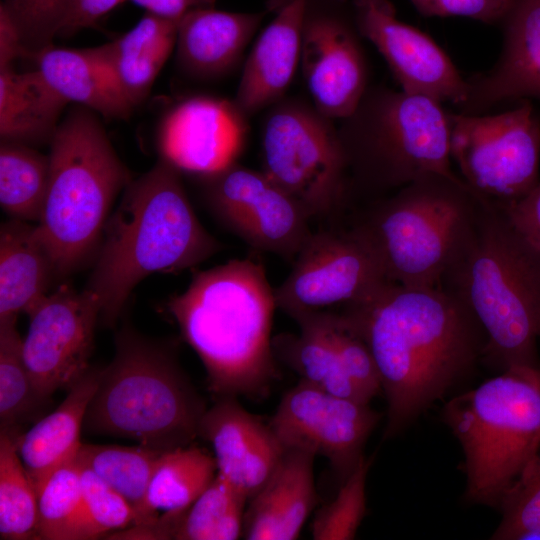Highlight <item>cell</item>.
I'll return each mask as SVG.
<instances>
[{"label": "cell", "mask_w": 540, "mask_h": 540, "mask_svg": "<svg viewBox=\"0 0 540 540\" xmlns=\"http://www.w3.org/2000/svg\"><path fill=\"white\" fill-rule=\"evenodd\" d=\"M191 175L211 215L257 251L293 262L312 233L303 208L263 171L233 162Z\"/></svg>", "instance_id": "cell-12"}, {"label": "cell", "mask_w": 540, "mask_h": 540, "mask_svg": "<svg viewBox=\"0 0 540 540\" xmlns=\"http://www.w3.org/2000/svg\"><path fill=\"white\" fill-rule=\"evenodd\" d=\"M264 16V12H227L214 7L186 13L178 23V68L189 79L202 82L232 73Z\"/></svg>", "instance_id": "cell-22"}, {"label": "cell", "mask_w": 540, "mask_h": 540, "mask_svg": "<svg viewBox=\"0 0 540 540\" xmlns=\"http://www.w3.org/2000/svg\"><path fill=\"white\" fill-rule=\"evenodd\" d=\"M50 181V157L37 148L0 143V205L11 217L40 221Z\"/></svg>", "instance_id": "cell-31"}, {"label": "cell", "mask_w": 540, "mask_h": 540, "mask_svg": "<svg viewBox=\"0 0 540 540\" xmlns=\"http://www.w3.org/2000/svg\"><path fill=\"white\" fill-rule=\"evenodd\" d=\"M49 145V188L36 232L58 279L94 261L115 198L132 178L87 107L74 104Z\"/></svg>", "instance_id": "cell-5"}, {"label": "cell", "mask_w": 540, "mask_h": 540, "mask_svg": "<svg viewBox=\"0 0 540 540\" xmlns=\"http://www.w3.org/2000/svg\"><path fill=\"white\" fill-rule=\"evenodd\" d=\"M351 2L307 0L300 65L314 106L336 120L349 116L368 84V64Z\"/></svg>", "instance_id": "cell-14"}, {"label": "cell", "mask_w": 540, "mask_h": 540, "mask_svg": "<svg viewBox=\"0 0 540 540\" xmlns=\"http://www.w3.org/2000/svg\"><path fill=\"white\" fill-rule=\"evenodd\" d=\"M357 29L386 61L401 90L459 108L468 82L445 51L426 33L397 17L390 0H352Z\"/></svg>", "instance_id": "cell-17"}, {"label": "cell", "mask_w": 540, "mask_h": 540, "mask_svg": "<svg viewBox=\"0 0 540 540\" xmlns=\"http://www.w3.org/2000/svg\"><path fill=\"white\" fill-rule=\"evenodd\" d=\"M77 457L54 470L37 490V539L73 540L82 499Z\"/></svg>", "instance_id": "cell-36"}, {"label": "cell", "mask_w": 540, "mask_h": 540, "mask_svg": "<svg viewBox=\"0 0 540 540\" xmlns=\"http://www.w3.org/2000/svg\"><path fill=\"white\" fill-rule=\"evenodd\" d=\"M68 102L36 69H0V139L31 147L50 144Z\"/></svg>", "instance_id": "cell-28"}, {"label": "cell", "mask_w": 540, "mask_h": 540, "mask_svg": "<svg viewBox=\"0 0 540 540\" xmlns=\"http://www.w3.org/2000/svg\"><path fill=\"white\" fill-rule=\"evenodd\" d=\"M124 0H67V17L59 36L70 37L79 30L95 26Z\"/></svg>", "instance_id": "cell-43"}, {"label": "cell", "mask_w": 540, "mask_h": 540, "mask_svg": "<svg viewBox=\"0 0 540 540\" xmlns=\"http://www.w3.org/2000/svg\"><path fill=\"white\" fill-rule=\"evenodd\" d=\"M388 282L368 246L351 228L323 229L312 231L274 292L277 308L293 318L341 311Z\"/></svg>", "instance_id": "cell-13"}, {"label": "cell", "mask_w": 540, "mask_h": 540, "mask_svg": "<svg viewBox=\"0 0 540 540\" xmlns=\"http://www.w3.org/2000/svg\"><path fill=\"white\" fill-rule=\"evenodd\" d=\"M380 418L369 403L300 380L283 395L269 424L285 449L325 457L342 483L364 456Z\"/></svg>", "instance_id": "cell-15"}, {"label": "cell", "mask_w": 540, "mask_h": 540, "mask_svg": "<svg viewBox=\"0 0 540 540\" xmlns=\"http://www.w3.org/2000/svg\"><path fill=\"white\" fill-rule=\"evenodd\" d=\"M480 201L461 178L424 176L375 199L350 228L390 282L440 286Z\"/></svg>", "instance_id": "cell-8"}, {"label": "cell", "mask_w": 540, "mask_h": 540, "mask_svg": "<svg viewBox=\"0 0 540 540\" xmlns=\"http://www.w3.org/2000/svg\"><path fill=\"white\" fill-rule=\"evenodd\" d=\"M51 398L35 387L23 356L16 320L0 322V427L13 436L34 421Z\"/></svg>", "instance_id": "cell-33"}, {"label": "cell", "mask_w": 540, "mask_h": 540, "mask_svg": "<svg viewBox=\"0 0 540 540\" xmlns=\"http://www.w3.org/2000/svg\"><path fill=\"white\" fill-rule=\"evenodd\" d=\"M26 57L19 32L5 8L0 5V69Z\"/></svg>", "instance_id": "cell-46"}, {"label": "cell", "mask_w": 540, "mask_h": 540, "mask_svg": "<svg viewBox=\"0 0 540 540\" xmlns=\"http://www.w3.org/2000/svg\"><path fill=\"white\" fill-rule=\"evenodd\" d=\"M262 157V171L311 221L337 214L350 196L338 126L312 102L285 96L267 108Z\"/></svg>", "instance_id": "cell-10"}, {"label": "cell", "mask_w": 540, "mask_h": 540, "mask_svg": "<svg viewBox=\"0 0 540 540\" xmlns=\"http://www.w3.org/2000/svg\"><path fill=\"white\" fill-rule=\"evenodd\" d=\"M56 279L53 261L36 225L10 219L0 228V322L16 320L48 294Z\"/></svg>", "instance_id": "cell-26"}, {"label": "cell", "mask_w": 540, "mask_h": 540, "mask_svg": "<svg viewBox=\"0 0 540 540\" xmlns=\"http://www.w3.org/2000/svg\"><path fill=\"white\" fill-rule=\"evenodd\" d=\"M539 338H540V330H539Z\"/></svg>", "instance_id": "cell-47"}, {"label": "cell", "mask_w": 540, "mask_h": 540, "mask_svg": "<svg viewBox=\"0 0 540 540\" xmlns=\"http://www.w3.org/2000/svg\"><path fill=\"white\" fill-rule=\"evenodd\" d=\"M247 497L219 476L185 510L166 515L168 539L235 540L242 536Z\"/></svg>", "instance_id": "cell-32"}, {"label": "cell", "mask_w": 540, "mask_h": 540, "mask_svg": "<svg viewBox=\"0 0 540 540\" xmlns=\"http://www.w3.org/2000/svg\"><path fill=\"white\" fill-rule=\"evenodd\" d=\"M81 467L82 499L73 540L100 538L132 524L134 511L129 502L94 472Z\"/></svg>", "instance_id": "cell-37"}, {"label": "cell", "mask_w": 540, "mask_h": 540, "mask_svg": "<svg viewBox=\"0 0 540 540\" xmlns=\"http://www.w3.org/2000/svg\"><path fill=\"white\" fill-rule=\"evenodd\" d=\"M199 437L213 448L217 476L248 501L269 479L285 452L270 424L248 412L237 397H220L206 409Z\"/></svg>", "instance_id": "cell-19"}, {"label": "cell", "mask_w": 540, "mask_h": 540, "mask_svg": "<svg viewBox=\"0 0 540 540\" xmlns=\"http://www.w3.org/2000/svg\"><path fill=\"white\" fill-rule=\"evenodd\" d=\"M314 313L328 333L345 372L369 403L382 389L379 371L368 345L341 312Z\"/></svg>", "instance_id": "cell-40"}, {"label": "cell", "mask_w": 540, "mask_h": 540, "mask_svg": "<svg viewBox=\"0 0 540 540\" xmlns=\"http://www.w3.org/2000/svg\"><path fill=\"white\" fill-rule=\"evenodd\" d=\"M465 456L468 501L499 508L540 452V368L502 371L443 407Z\"/></svg>", "instance_id": "cell-9"}, {"label": "cell", "mask_w": 540, "mask_h": 540, "mask_svg": "<svg viewBox=\"0 0 540 540\" xmlns=\"http://www.w3.org/2000/svg\"><path fill=\"white\" fill-rule=\"evenodd\" d=\"M100 369L89 370L68 389L63 402L29 430L13 436L18 454L37 492L58 467L76 457L84 418L99 382Z\"/></svg>", "instance_id": "cell-24"}, {"label": "cell", "mask_w": 540, "mask_h": 540, "mask_svg": "<svg viewBox=\"0 0 540 540\" xmlns=\"http://www.w3.org/2000/svg\"><path fill=\"white\" fill-rule=\"evenodd\" d=\"M372 457L363 456L341 483L334 499L325 504L312 523L315 540L354 539L366 513V479Z\"/></svg>", "instance_id": "cell-38"}, {"label": "cell", "mask_w": 540, "mask_h": 540, "mask_svg": "<svg viewBox=\"0 0 540 540\" xmlns=\"http://www.w3.org/2000/svg\"><path fill=\"white\" fill-rule=\"evenodd\" d=\"M206 409L172 351L125 326L112 361L100 369L83 431L169 451L199 437Z\"/></svg>", "instance_id": "cell-6"}, {"label": "cell", "mask_w": 540, "mask_h": 540, "mask_svg": "<svg viewBox=\"0 0 540 540\" xmlns=\"http://www.w3.org/2000/svg\"><path fill=\"white\" fill-rule=\"evenodd\" d=\"M168 310L199 356L217 398H262L279 376L271 330L277 308L264 266L233 259L197 272Z\"/></svg>", "instance_id": "cell-2"}, {"label": "cell", "mask_w": 540, "mask_h": 540, "mask_svg": "<svg viewBox=\"0 0 540 540\" xmlns=\"http://www.w3.org/2000/svg\"><path fill=\"white\" fill-rule=\"evenodd\" d=\"M504 211L516 228L540 253V180L525 198Z\"/></svg>", "instance_id": "cell-44"}, {"label": "cell", "mask_w": 540, "mask_h": 540, "mask_svg": "<svg viewBox=\"0 0 540 540\" xmlns=\"http://www.w3.org/2000/svg\"><path fill=\"white\" fill-rule=\"evenodd\" d=\"M37 70L68 103L87 107L106 120L128 119L134 109L119 89L99 47L46 49Z\"/></svg>", "instance_id": "cell-25"}, {"label": "cell", "mask_w": 540, "mask_h": 540, "mask_svg": "<svg viewBox=\"0 0 540 540\" xmlns=\"http://www.w3.org/2000/svg\"><path fill=\"white\" fill-rule=\"evenodd\" d=\"M491 539L530 540L540 533V452L503 495Z\"/></svg>", "instance_id": "cell-39"}, {"label": "cell", "mask_w": 540, "mask_h": 540, "mask_svg": "<svg viewBox=\"0 0 540 540\" xmlns=\"http://www.w3.org/2000/svg\"><path fill=\"white\" fill-rule=\"evenodd\" d=\"M156 16L179 20L186 13L200 8L214 7L216 0H131Z\"/></svg>", "instance_id": "cell-45"}, {"label": "cell", "mask_w": 540, "mask_h": 540, "mask_svg": "<svg viewBox=\"0 0 540 540\" xmlns=\"http://www.w3.org/2000/svg\"><path fill=\"white\" fill-rule=\"evenodd\" d=\"M0 5L19 32L26 57L34 60L53 46L67 17V0H3Z\"/></svg>", "instance_id": "cell-41"}, {"label": "cell", "mask_w": 540, "mask_h": 540, "mask_svg": "<svg viewBox=\"0 0 540 540\" xmlns=\"http://www.w3.org/2000/svg\"><path fill=\"white\" fill-rule=\"evenodd\" d=\"M440 287L486 335L483 359L498 370L540 368V253L506 211L482 203Z\"/></svg>", "instance_id": "cell-4"}, {"label": "cell", "mask_w": 540, "mask_h": 540, "mask_svg": "<svg viewBox=\"0 0 540 540\" xmlns=\"http://www.w3.org/2000/svg\"><path fill=\"white\" fill-rule=\"evenodd\" d=\"M500 27V55L491 69L467 79L460 113L483 114L510 101L540 100V0H518Z\"/></svg>", "instance_id": "cell-20"}, {"label": "cell", "mask_w": 540, "mask_h": 540, "mask_svg": "<svg viewBox=\"0 0 540 540\" xmlns=\"http://www.w3.org/2000/svg\"><path fill=\"white\" fill-rule=\"evenodd\" d=\"M450 154L482 203L507 210L538 184L540 118L531 100L494 114L449 112Z\"/></svg>", "instance_id": "cell-11"}, {"label": "cell", "mask_w": 540, "mask_h": 540, "mask_svg": "<svg viewBox=\"0 0 540 540\" xmlns=\"http://www.w3.org/2000/svg\"><path fill=\"white\" fill-rule=\"evenodd\" d=\"M298 333H281L273 337L276 359L281 360L300 380L334 395L367 403L345 372L337 351L316 313L292 318Z\"/></svg>", "instance_id": "cell-29"}, {"label": "cell", "mask_w": 540, "mask_h": 540, "mask_svg": "<svg viewBox=\"0 0 540 540\" xmlns=\"http://www.w3.org/2000/svg\"><path fill=\"white\" fill-rule=\"evenodd\" d=\"M216 474L214 456L205 449L191 444L165 451L132 525H147L160 515L185 510L207 489Z\"/></svg>", "instance_id": "cell-30"}, {"label": "cell", "mask_w": 540, "mask_h": 540, "mask_svg": "<svg viewBox=\"0 0 540 540\" xmlns=\"http://www.w3.org/2000/svg\"><path fill=\"white\" fill-rule=\"evenodd\" d=\"M338 133L350 196L378 199L431 174L461 178L451 167L449 112L431 97L369 86Z\"/></svg>", "instance_id": "cell-7"}, {"label": "cell", "mask_w": 540, "mask_h": 540, "mask_svg": "<svg viewBox=\"0 0 540 540\" xmlns=\"http://www.w3.org/2000/svg\"><path fill=\"white\" fill-rule=\"evenodd\" d=\"M314 458L313 454L302 450L285 449L269 479L249 499L243 518L245 539L294 540L299 537L317 501Z\"/></svg>", "instance_id": "cell-23"}, {"label": "cell", "mask_w": 540, "mask_h": 540, "mask_svg": "<svg viewBox=\"0 0 540 540\" xmlns=\"http://www.w3.org/2000/svg\"><path fill=\"white\" fill-rule=\"evenodd\" d=\"M425 17H464L501 26L518 0H409Z\"/></svg>", "instance_id": "cell-42"}, {"label": "cell", "mask_w": 540, "mask_h": 540, "mask_svg": "<svg viewBox=\"0 0 540 540\" xmlns=\"http://www.w3.org/2000/svg\"><path fill=\"white\" fill-rule=\"evenodd\" d=\"M368 345L387 405L384 439L411 424L483 358L486 335L440 286L388 282L341 311Z\"/></svg>", "instance_id": "cell-1"}, {"label": "cell", "mask_w": 540, "mask_h": 540, "mask_svg": "<svg viewBox=\"0 0 540 540\" xmlns=\"http://www.w3.org/2000/svg\"><path fill=\"white\" fill-rule=\"evenodd\" d=\"M181 173L159 158L127 184L105 224L84 289L98 299L106 326L115 324L145 277L193 268L223 247L195 215Z\"/></svg>", "instance_id": "cell-3"}, {"label": "cell", "mask_w": 540, "mask_h": 540, "mask_svg": "<svg viewBox=\"0 0 540 540\" xmlns=\"http://www.w3.org/2000/svg\"><path fill=\"white\" fill-rule=\"evenodd\" d=\"M28 316L24 360L37 390L51 398L89 370L100 305L87 290L63 285L47 294Z\"/></svg>", "instance_id": "cell-16"}, {"label": "cell", "mask_w": 540, "mask_h": 540, "mask_svg": "<svg viewBox=\"0 0 540 540\" xmlns=\"http://www.w3.org/2000/svg\"><path fill=\"white\" fill-rule=\"evenodd\" d=\"M165 451L137 446L82 443L76 457L80 464L105 481L132 506L142 505L150 480Z\"/></svg>", "instance_id": "cell-34"}, {"label": "cell", "mask_w": 540, "mask_h": 540, "mask_svg": "<svg viewBox=\"0 0 540 540\" xmlns=\"http://www.w3.org/2000/svg\"><path fill=\"white\" fill-rule=\"evenodd\" d=\"M38 497L14 437L0 432V538L37 539Z\"/></svg>", "instance_id": "cell-35"}, {"label": "cell", "mask_w": 540, "mask_h": 540, "mask_svg": "<svg viewBox=\"0 0 540 540\" xmlns=\"http://www.w3.org/2000/svg\"><path fill=\"white\" fill-rule=\"evenodd\" d=\"M178 23L179 20L146 12L128 32L98 46L119 89L133 108L146 100L175 49Z\"/></svg>", "instance_id": "cell-27"}, {"label": "cell", "mask_w": 540, "mask_h": 540, "mask_svg": "<svg viewBox=\"0 0 540 540\" xmlns=\"http://www.w3.org/2000/svg\"><path fill=\"white\" fill-rule=\"evenodd\" d=\"M246 121L233 100L205 95L181 99L159 123V158L188 174L223 168L236 162L245 140Z\"/></svg>", "instance_id": "cell-18"}, {"label": "cell", "mask_w": 540, "mask_h": 540, "mask_svg": "<svg viewBox=\"0 0 540 540\" xmlns=\"http://www.w3.org/2000/svg\"><path fill=\"white\" fill-rule=\"evenodd\" d=\"M306 1L271 0L276 16L247 56L233 99L246 119L285 97L300 63Z\"/></svg>", "instance_id": "cell-21"}]
</instances>
